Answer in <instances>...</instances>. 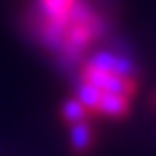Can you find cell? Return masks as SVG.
<instances>
[{"label":"cell","mask_w":156,"mask_h":156,"mask_svg":"<svg viewBox=\"0 0 156 156\" xmlns=\"http://www.w3.org/2000/svg\"><path fill=\"white\" fill-rule=\"evenodd\" d=\"M78 83L95 87L102 93L124 95V98H130V100L139 91V78H136V74L128 61H124L115 69H104L98 63H93L91 58H87L78 69Z\"/></svg>","instance_id":"6da1fadb"},{"label":"cell","mask_w":156,"mask_h":156,"mask_svg":"<svg viewBox=\"0 0 156 156\" xmlns=\"http://www.w3.org/2000/svg\"><path fill=\"white\" fill-rule=\"evenodd\" d=\"M80 0H37V7H35V17H37V24H35V33L39 30H46L63 20L76 9V5Z\"/></svg>","instance_id":"7a4b0ae2"},{"label":"cell","mask_w":156,"mask_h":156,"mask_svg":"<svg viewBox=\"0 0 156 156\" xmlns=\"http://www.w3.org/2000/svg\"><path fill=\"white\" fill-rule=\"evenodd\" d=\"M95 145V128L93 122L78 124L69 128V150L74 156H89Z\"/></svg>","instance_id":"3957f363"},{"label":"cell","mask_w":156,"mask_h":156,"mask_svg":"<svg viewBox=\"0 0 156 156\" xmlns=\"http://www.w3.org/2000/svg\"><path fill=\"white\" fill-rule=\"evenodd\" d=\"M132 108V100L124 95H111V93H102V102H100V115L98 119H126Z\"/></svg>","instance_id":"277c9868"},{"label":"cell","mask_w":156,"mask_h":156,"mask_svg":"<svg viewBox=\"0 0 156 156\" xmlns=\"http://www.w3.org/2000/svg\"><path fill=\"white\" fill-rule=\"evenodd\" d=\"M58 117H61V122L67 126V128H72V126H78V124H87V122H93V117H91V113L76 100L74 95H69V98H65L63 100V104H61V108H58Z\"/></svg>","instance_id":"5b68a950"},{"label":"cell","mask_w":156,"mask_h":156,"mask_svg":"<svg viewBox=\"0 0 156 156\" xmlns=\"http://www.w3.org/2000/svg\"><path fill=\"white\" fill-rule=\"evenodd\" d=\"M74 98L91 113L93 119H98V115H100V102H102V91H98L95 87H89V85L78 83Z\"/></svg>","instance_id":"8992f818"},{"label":"cell","mask_w":156,"mask_h":156,"mask_svg":"<svg viewBox=\"0 0 156 156\" xmlns=\"http://www.w3.org/2000/svg\"><path fill=\"white\" fill-rule=\"evenodd\" d=\"M150 104H152V106H154V108H156V91H154V93H152V95H150Z\"/></svg>","instance_id":"52a82bcc"}]
</instances>
